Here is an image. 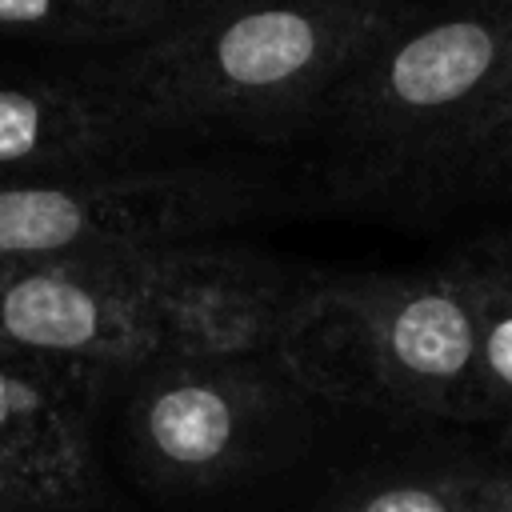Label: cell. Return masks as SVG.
Returning a JSON list of instances; mask_svg holds the SVG:
<instances>
[{
  "label": "cell",
  "mask_w": 512,
  "mask_h": 512,
  "mask_svg": "<svg viewBox=\"0 0 512 512\" xmlns=\"http://www.w3.org/2000/svg\"><path fill=\"white\" fill-rule=\"evenodd\" d=\"M504 512H512V504H508V508H504Z\"/></svg>",
  "instance_id": "15"
},
{
  "label": "cell",
  "mask_w": 512,
  "mask_h": 512,
  "mask_svg": "<svg viewBox=\"0 0 512 512\" xmlns=\"http://www.w3.org/2000/svg\"><path fill=\"white\" fill-rule=\"evenodd\" d=\"M120 4L140 12L152 24V32H160V28H168V24L184 20V16H196V12H204V8H212L220 0H120Z\"/></svg>",
  "instance_id": "13"
},
{
  "label": "cell",
  "mask_w": 512,
  "mask_h": 512,
  "mask_svg": "<svg viewBox=\"0 0 512 512\" xmlns=\"http://www.w3.org/2000/svg\"><path fill=\"white\" fill-rule=\"evenodd\" d=\"M452 264H456L464 292L472 300V312H476L480 380H484L488 408H492V416L512 420V288L464 252Z\"/></svg>",
  "instance_id": "11"
},
{
  "label": "cell",
  "mask_w": 512,
  "mask_h": 512,
  "mask_svg": "<svg viewBox=\"0 0 512 512\" xmlns=\"http://www.w3.org/2000/svg\"><path fill=\"white\" fill-rule=\"evenodd\" d=\"M512 108V0H452L412 16L332 96L316 140L344 188L472 184Z\"/></svg>",
  "instance_id": "3"
},
{
  "label": "cell",
  "mask_w": 512,
  "mask_h": 512,
  "mask_svg": "<svg viewBox=\"0 0 512 512\" xmlns=\"http://www.w3.org/2000/svg\"><path fill=\"white\" fill-rule=\"evenodd\" d=\"M308 400L272 356L164 360L132 376L128 440L160 488H220L284 460Z\"/></svg>",
  "instance_id": "6"
},
{
  "label": "cell",
  "mask_w": 512,
  "mask_h": 512,
  "mask_svg": "<svg viewBox=\"0 0 512 512\" xmlns=\"http://www.w3.org/2000/svg\"><path fill=\"white\" fill-rule=\"evenodd\" d=\"M312 400L440 420H492L476 312L456 264L316 272L272 356Z\"/></svg>",
  "instance_id": "4"
},
{
  "label": "cell",
  "mask_w": 512,
  "mask_h": 512,
  "mask_svg": "<svg viewBox=\"0 0 512 512\" xmlns=\"http://www.w3.org/2000/svg\"><path fill=\"white\" fill-rule=\"evenodd\" d=\"M0 36L68 48H128L152 36V24L120 0H0Z\"/></svg>",
  "instance_id": "10"
},
{
  "label": "cell",
  "mask_w": 512,
  "mask_h": 512,
  "mask_svg": "<svg viewBox=\"0 0 512 512\" xmlns=\"http://www.w3.org/2000/svg\"><path fill=\"white\" fill-rule=\"evenodd\" d=\"M312 276L228 240L0 264V348L96 392L164 360L276 356Z\"/></svg>",
  "instance_id": "1"
},
{
  "label": "cell",
  "mask_w": 512,
  "mask_h": 512,
  "mask_svg": "<svg viewBox=\"0 0 512 512\" xmlns=\"http://www.w3.org/2000/svg\"><path fill=\"white\" fill-rule=\"evenodd\" d=\"M472 184H500V188H512V108H508L500 132L492 136L484 160L476 164Z\"/></svg>",
  "instance_id": "12"
},
{
  "label": "cell",
  "mask_w": 512,
  "mask_h": 512,
  "mask_svg": "<svg viewBox=\"0 0 512 512\" xmlns=\"http://www.w3.org/2000/svg\"><path fill=\"white\" fill-rule=\"evenodd\" d=\"M512 472L496 468H420L392 472L344 492L328 512H504Z\"/></svg>",
  "instance_id": "9"
},
{
  "label": "cell",
  "mask_w": 512,
  "mask_h": 512,
  "mask_svg": "<svg viewBox=\"0 0 512 512\" xmlns=\"http://www.w3.org/2000/svg\"><path fill=\"white\" fill-rule=\"evenodd\" d=\"M100 392L0 348V512H72L92 500Z\"/></svg>",
  "instance_id": "7"
},
{
  "label": "cell",
  "mask_w": 512,
  "mask_h": 512,
  "mask_svg": "<svg viewBox=\"0 0 512 512\" xmlns=\"http://www.w3.org/2000/svg\"><path fill=\"white\" fill-rule=\"evenodd\" d=\"M408 20L404 0H220L96 72L156 140L292 144Z\"/></svg>",
  "instance_id": "2"
},
{
  "label": "cell",
  "mask_w": 512,
  "mask_h": 512,
  "mask_svg": "<svg viewBox=\"0 0 512 512\" xmlns=\"http://www.w3.org/2000/svg\"><path fill=\"white\" fill-rule=\"evenodd\" d=\"M156 144L100 72L0 80V180L136 164Z\"/></svg>",
  "instance_id": "8"
},
{
  "label": "cell",
  "mask_w": 512,
  "mask_h": 512,
  "mask_svg": "<svg viewBox=\"0 0 512 512\" xmlns=\"http://www.w3.org/2000/svg\"><path fill=\"white\" fill-rule=\"evenodd\" d=\"M464 256H472L476 264H484L488 272H496V276L512 288V228H504V232H496V236L476 240Z\"/></svg>",
  "instance_id": "14"
},
{
  "label": "cell",
  "mask_w": 512,
  "mask_h": 512,
  "mask_svg": "<svg viewBox=\"0 0 512 512\" xmlns=\"http://www.w3.org/2000/svg\"><path fill=\"white\" fill-rule=\"evenodd\" d=\"M272 200V180L244 164H112L0 180V264L220 240L272 212Z\"/></svg>",
  "instance_id": "5"
}]
</instances>
